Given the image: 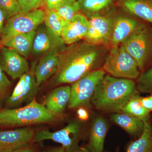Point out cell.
<instances>
[{
  "label": "cell",
  "mask_w": 152,
  "mask_h": 152,
  "mask_svg": "<svg viewBox=\"0 0 152 152\" xmlns=\"http://www.w3.org/2000/svg\"><path fill=\"white\" fill-rule=\"evenodd\" d=\"M95 45L86 41L72 44L61 52L56 81L74 83L93 71L102 66L110 48Z\"/></svg>",
  "instance_id": "6da1fadb"
},
{
  "label": "cell",
  "mask_w": 152,
  "mask_h": 152,
  "mask_svg": "<svg viewBox=\"0 0 152 152\" xmlns=\"http://www.w3.org/2000/svg\"><path fill=\"white\" fill-rule=\"evenodd\" d=\"M139 93L132 80L105 75L97 86L91 101L98 110L121 113L129 101Z\"/></svg>",
  "instance_id": "7a4b0ae2"
},
{
  "label": "cell",
  "mask_w": 152,
  "mask_h": 152,
  "mask_svg": "<svg viewBox=\"0 0 152 152\" xmlns=\"http://www.w3.org/2000/svg\"><path fill=\"white\" fill-rule=\"evenodd\" d=\"M55 114L35 99L22 107L0 110V127L25 126L53 122Z\"/></svg>",
  "instance_id": "3957f363"
},
{
  "label": "cell",
  "mask_w": 152,
  "mask_h": 152,
  "mask_svg": "<svg viewBox=\"0 0 152 152\" xmlns=\"http://www.w3.org/2000/svg\"><path fill=\"white\" fill-rule=\"evenodd\" d=\"M102 67L111 76L118 78L134 80L141 73L135 61L122 45L109 50Z\"/></svg>",
  "instance_id": "277c9868"
},
{
  "label": "cell",
  "mask_w": 152,
  "mask_h": 152,
  "mask_svg": "<svg viewBox=\"0 0 152 152\" xmlns=\"http://www.w3.org/2000/svg\"><path fill=\"white\" fill-rule=\"evenodd\" d=\"M121 45L135 61L142 72L152 62V26L145 24Z\"/></svg>",
  "instance_id": "5b68a950"
},
{
  "label": "cell",
  "mask_w": 152,
  "mask_h": 152,
  "mask_svg": "<svg viewBox=\"0 0 152 152\" xmlns=\"http://www.w3.org/2000/svg\"><path fill=\"white\" fill-rule=\"evenodd\" d=\"M45 11L38 9L27 13H20L8 20L0 39V49L15 36L37 29L44 23Z\"/></svg>",
  "instance_id": "8992f818"
},
{
  "label": "cell",
  "mask_w": 152,
  "mask_h": 152,
  "mask_svg": "<svg viewBox=\"0 0 152 152\" xmlns=\"http://www.w3.org/2000/svg\"><path fill=\"white\" fill-rule=\"evenodd\" d=\"M81 127L77 121H73L60 130L50 132L42 129L36 132L33 143H40L51 140L61 145L66 152H74L78 149L79 144L82 137Z\"/></svg>",
  "instance_id": "52a82bcc"
},
{
  "label": "cell",
  "mask_w": 152,
  "mask_h": 152,
  "mask_svg": "<svg viewBox=\"0 0 152 152\" xmlns=\"http://www.w3.org/2000/svg\"><path fill=\"white\" fill-rule=\"evenodd\" d=\"M105 75L103 69L93 71L74 83L71 86L70 108L88 104L91 100L98 84Z\"/></svg>",
  "instance_id": "ba28073f"
},
{
  "label": "cell",
  "mask_w": 152,
  "mask_h": 152,
  "mask_svg": "<svg viewBox=\"0 0 152 152\" xmlns=\"http://www.w3.org/2000/svg\"><path fill=\"white\" fill-rule=\"evenodd\" d=\"M35 66L20 78L12 93L7 101L8 108H15L28 104L34 99L39 86L37 84L34 70Z\"/></svg>",
  "instance_id": "9c48e42d"
},
{
  "label": "cell",
  "mask_w": 152,
  "mask_h": 152,
  "mask_svg": "<svg viewBox=\"0 0 152 152\" xmlns=\"http://www.w3.org/2000/svg\"><path fill=\"white\" fill-rule=\"evenodd\" d=\"M88 32L85 41L95 45L110 47L113 30V16L97 15L87 18Z\"/></svg>",
  "instance_id": "30bf717a"
},
{
  "label": "cell",
  "mask_w": 152,
  "mask_h": 152,
  "mask_svg": "<svg viewBox=\"0 0 152 152\" xmlns=\"http://www.w3.org/2000/svg\"><path fill=\"white\" fill-rule=\"evenodd\" d=\"M36 131L30 127L0 131V152H11L32 142Z\"/></svg>",
  "instance_id": "8fae6325"
},
{
  "label": "cell",
  "mask_w": 152,
  "mask_h": 152,
  "mask_svg": "<svg viewBox=\"0 0 152 152\" xmlns=\"http://www.w3.org/2000/svg\"><path fill=\"white\" fill-rule=\"evenodd\" d=\"M1 50L0 64L4 72L14 80L20 78L30 70L28 63L13 49L3 47Z\"/></svg>",
  "instance_id": "7c38bea8"
},
{
  "label": "cell",
  "mask_w": 152,
  "mask_h": 152,
  "mask_svg": "<svg viewBox=\"0 0 152 152\" xmlns=\"http://www.w3.org/2000/svg\"><path fill=\"white\" fill-rule=\"evenodd\" d=\"M145 24L132 17L117 15L113 16V30L110 46H118Z\"/></svg>",
  "instance_id": "4fadbf2b"
},
{
  "label": "cell",
  "mask_w": 152,
  "mask_h": 152,
  "mask_svg": "<svg viewBox=\"0 0 152 152\" xmlns=\"http://www.w3.org/2000/svg\"><path fill=\"white\" fill-rule=\"evenodd\" d=\"M42 23L36 29L33 43V53L36 55H40L46 54L54 50L65 49V43L62 38L52 34Z\"/></svg>",
  "instance_id": "5bb4252c"
},
{
  "label": "cell",
  "mask_w": 152,
  "mask_h": 152,
  "mask_svg": "<svg viewBox=\"0 0 152 152\" xmlns=\"http://www.w3.org/2000/svg\"><path fill=\"white\" fill-rule=\"evenodd\" d=\"M64 50H54L47 53L36 66L35 75L39 86L56 73L59 66L61 53Z\"/></svg>",
  "instance_id": "9a60e30c"
},
{
  "label": "cell",
  "mask_w": 152,
  "mask_h": 152,
  "mask_svg": "<svg viewBox=\"0 0 152 152\" xmlns=\"http://www.w3.org/2000/svg\"><path fill=\"white\" fill-rule=\"evenodd\" d=\"M88 28V19L84 15L78 13L67 23L61 37L65 44L72 45L85 38Z\"/></svg>",
  "instance_id": "2e32d148"
},
{
  "label": "cell",
  "mask_w": 152,
  "mask_h": 152,
  "mask_svg": "<svg viewBox=\"0 0 152 152\" xmlns=\"http://www.w3.org/2000/svg\"><path fill=\"white\" fill-rule=\"evenodd\" d=\"M117 4L125 12L152 26V0H118Z\"/></svg>",
  "instance_id": "e0dca14e"
},
{
  "label": "cell",
  "mask_w": 152,
  "mask_h": 152,
  "mask_svg": "<svg viewBox=\"0 0 152 152\" xmlns=\"http://www.w3.org/2000/svg\"><path fill=\"white\" fill-rule=\"evenodd\" d=\"M107 131V124L104 118L98 117L94 119L90 131L87 149L90 152H103Z\"/></svg>",
  "instance_id": "ac0fdd59"
},
{
  "label": "cell",
  "mask_w": 152,
  "mask_h": 152,
  "mask_svg": "<svg viewBox=\"0 0 152 152\" xmlns=\"http://www.w3.org/2000/svg\"><path fill=\"white\" fill-rule=\"evenodd\" d=\"M71 97V86H63L52 91L45 101V106L55 115L62 113L65 110Z\"/></svg>",
  "instance_id": "d6986e66"
},
{
  "label": "cell",
  "mask_w": 152,
  "mask_h": 152,
  "mask_svg": "<svg viewBox=\"0 0 152 152\" xmlns=\"http://www.w3.org/2000/svg\"><path fill=\"white\" fill-rule=\"evenodd\" d=\"M111 119L130 134L136 138H139L143 132L144 122L129 114L123 113L114 114L111 116Z\"/></svg>",
  "instance_id": "ffe728a7"
},
{
  "label": "cell",
  "mask_w": 152,
  "mask_h": 152,
  "mask_svg": "<svg viewBox=\"0 0 152 152\" xmlns=\"http://www.w3.org/2000/svg\"><path fill=\"white\" fill-rule=\"evenodd\" d=\"M36 34V30L30 32L17 35L8 41L4 46L13 49L22 56L27 58L32 52L33 43Z\"/></svg>",
  "instance_id": "44dd1931"
},
{
  "label": "cell",
  "mask_w": 152,
  "mask_h": 152,
  "mask_svg": "<svg viewBox=\"0 0 152 152\" xmlns=\"http://www.w3.org/2000/svg\"><path fill=\"white\" fill-rule=\"evenodd\" d=\"M144 124L142 134L129 144L126 152H152V126L149 121L144 122Z\"/></svg>",
  "instance_id": "7402d4cb"
},
{
  "label": "cell",
  "mask_w": 152,
  "mask_h": 152,
  "mask_svg": "<svg viewBox=\"0 0 152 152\" xmlns=\"http://www.w3.org/2000/svg\"><path fill=\"white\" fill-rule=\"evenodd\" d=\"M115 0H77L80 11L86 16V18L102 15L101 12L111 5Z\"/></svg>",
  "instance_id": "603a6c76"
},
{
  "label": "cell",
  "mask_w": 152,
  "mask_h": 152,
  "mask_svg": "<svg viewBox=\"0 0 152 152\" xmlns=\"http://www.w3.org/2000/svg\"><path fill=\"white\" fill-rule=\"evenodd\" d=\"M45 12L44 21L45 26L52 34L56 37H61L66 23L54 10L47 9Z\"/></svg>",
  "instance_id": "cb8c5ba5"
},
{
  "label": "cell",
  "mask_w": 152,
  "mask_h": 152,
  "mask_svg": "<svg viewBox=\"0 0 152 152\" xmlns=\"http://www.w3.org/2000/svg\"><path fill=\"white\" fill-rule=\"evenodd\" d=\"M140 94L133 97L124 107L121 113L132 115L144 122L149 121L150 113L142 105L140 100Z\"/></svg>",
  "instance_id": "d4e9b609"
},
{
  "label": "cell",
  "mask_w": 152,
  "mask_h": 152,
  "mask_svg": "<svg viewBox=\"0 0 152 152\" xmlns=\"http://www.w3.org/2000/svg\"><path fill=\"white\" fill-rule=\"evenodd\" d=\"M136 85L139 92L152 94V66L140 74Z\"/></svg>",
  "instance_id": "484cf974"
},
{
  "label": "cell",
  "mask_w": 152,
  "mask_h": 152,
  "mask_svg": "<svg viewBox=\"0 0 152 152\" xmlns=\"http://www.w3.org/2000/svg\"><path fill=\"white\" fill-rule=\"evenodd\" d=\"M54 10L67 23L79 13L80 9L77 1H76L61 6L55 9Z\"/></svg>",
  "instance_id": "4316f807"
},
{
  "label": "cell",
  "mask_w": 152,
  "mask_h": 152,
  "mask_svg": "<svg viewBox=\"0 0 152 152\" xmlns=\"http://www.w3.org/2000/svg\"><path fill=\"white\" fill-rule=\"evenodd\" d=\"M0 8L7 20L21 12L18 0H0Z\"/></svg>",
  "instance_id": "83f0119b"
},
{
  "label": "cell",
  "mask_w": 152,
  "mask_h": 152,
  "mask_svg": "<svg viewBox=\"0 0 152 152\" xmlns=\"http://www.w3.org/2000/svg\"><path fill=\"white\" fill-rule=\"evenodd\" d=\"M11 86V82L7 77L0 64V104L6 97Z\"/></svg>",
  "instance_id": "f1b7e54d"
},
{
  "label": "cell",
  "mask_w": 152,
  "mask_h": 152,
  "mask_svg": "<svg viewBox=\"0 0 152 152\" xmlns=\"http://www.w3.org/2000/svg\"><path fill=\"white\" fill-rule=\"evenodd\" d=\"M21 13H27L34 10H37L40 7L44 0H18Z\"/></svg>",
  "instance_id": "f546056e"
},
{
  "label": "cell",
  "mask_w": 152,
  "mask_h": 152,
  "mask_svg": "<svg viewBox=\"0 0 152 152\" xmlns=\"http://www.w3.org/2000/svg\"><path fill=\"white\" fill-rule=\"evenodd\" d=\"M47 9L54 10L64 5L76 1L77 0H44Z\"/></svg>",
  "instance_id": "4dcf8cb0"
},
{
  "label": "cell",
  "mask_w": 152,
  "mask_h": 152,
  "mask_svg": "<svg viewBox=\"0 0 152 152\" xmlns=\"http://www.w3.org/2000/svg\"><path fill=\"white\" fill-rule=\"evenodd\" d=\"M140 100L142 105L148 112H152V94L145 97H140Z\"/></svg>",
  "instance_id": "1f68e13d"
},
{
  "label": "cell",
  "mask_w": 152,
  "mask_h": 152,
  "mask_svg": "<svg viewBox=\"0 0 152 152\" xmlns=\"http://www.w3.org/2000/svg\"><path fill=\"white\" fill-rule=\"evenodd\" d=\"M34 144V143H31L11 152H37L39 151L38 147Z\"/></svg>",
  "instance_id": "d6a6232c"
},
{
  "label": "cell",
  "mask_w": 152,
  "mask_h": 152,
  "mask_svg": "<svg viewBox=\"0 0 152 152\" xmlns=\"http://www.w3.org/2000/svg\"><path fill=\"white\" fill-rule=\"evenodd\" d=\"M78 116L80 119L82 121H86L89 118V115L88 112L83 108H80L77 111Z\"/></svg>",
  "instance_id": "836d02e7"
},
{
  "label": "cell",
  "mask_w": 152,
  "mask_h": 152,
  "mask_svg": "<svg viewBox=\"0 0 152 152\" xmlns=\"http://www.w3.org/2000/svg\"><path fill=\"white\" fill-rule=\"evenodd\" d=\"M37 152H66L64 148L63 147L60 146L58 147H54L43 151H39Z\"/></svg>",
  "instance_id": "e575fe53"
},
{
  "label": "cell",
  "mask_w": 152,
  "mask_h": 152,
  "mask_svg": "<svg viewBox=\"0 0 152 152\" xmlns=\"http://www.w3.org/2000/svg\"><path fill=\"white\" fill-rule=\"evenodd\" d=\"M6 20L5 17L4 16L3 11L0 8V36L1 35L3 29H4V23Z\"/></svg>",
  "instance_id": "d590c367"
},
{
  "label": "cell",
  "mask_w": 152,
  "mask_h": 152,
  "mask_svg": "<svg viewBox=\"0 0 152 152\" xmlns=\"http://www.w3.org/2000/svg\"><path fill=\"white\" fill-rule=\"evenodd\" d=\"M74 152H90L86 148H81L80 147V148L76 151Z\"/></svg>",
  "instance_id": "8d00e7d4"
}]
</instances>
